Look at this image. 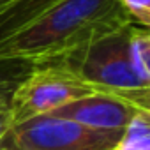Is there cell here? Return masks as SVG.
<instances>
[{"mask_svg":"<svg viewBox=\"0 0 150 150\" xmlns=\"http://www.w3.org/2000/svg\"><path fill=\"white\" fill-rule=\"evenodd\" d=\"M117 2L132 23L148 28V25H150V0H117Z\"/></svg>","mask_w":150,"mask_h":150,"instance_id":"obj_10","label":"cell"},{"mask_svg":"<svg viewBox=\"0 0 150 150\" xmlns=\"http://www.w3.org/2000/svg\"><path fill=\"white\" fill-rule=\"evenodd\" d=\"M35 65L23 58H0V99L7 101Z\"/></svg>","mask_w":150,"mask_h":150,"instance_id":"obj_9","label":"cell"},{"mask_svg":"<svg viewBox=\"0 0 150 150\" xmlns=\"http://www.w3.org/2000/svg\"><path fill=\"white\" fill-rule=\"evenodd\" d=\"M125 23L117 0H62L0 42V58L53 62Z\"/></svg>","mask_w":150,"mask_h":150,"instance_id":"obj_1","label":"cell"},{"mask_svg":"<svg viewBox=\"0 0 150 150\" xmlns=\"http://www.w3.org/2000/svg\"><path fill=\"white\" fill-rule=\"evenodd\" d=\"M129 58L136 78L150 87V32L136 23L129 27Z\"/></svg>","mask_w":150,"mask_h":150,"instance_id":"obj_7","label":"cell"},{"mask_svg":"<svg viewBox=\"0 0 150 150\" xmlns=\"http://www.w3.org/2000/svg\"><path fill=\"white\" fill-rule=\"evenodd\" d=\"M14 150H113L122 132L97 131L53 115H39L9 127Z\"/></svg>","mask_w":150,"mask_h":150,"instance_id":"obj_4","label":"cell"},{"mask_svg":"<svg viewBox=\"0 0 150 150\" xmlns=\"http://www.w3.org/2000/svg\"><path fill=\"white\" fill-rule=\"evenodd\" d=\"M138 111L141 110L132 106L125 99H120L111 94L92 92L85 97H80L53 110L48 115L67 118L97 131L124 132V129L129 125V122L134 118Z\"/></svg>","mask_w":150,"mask_h":150,"instance_id":"obj_5","label":"cell"},{"mask_svg":"<svg viewBox=\"0 0 150 150\" xmlns=\"http://www.w3.org/2000/svg\"><path fill=\"white\" fill-rule=\"evenodd\" d=\"M62 0H14L0 7V42Z\"/></svg>","mask_w":150,"mask_h":150,"instance_id":"obj_6","label":"cell"},{"mask_svg":"<svg viewBox=\"0 0 150 150\" xmlns=\"http://www.w3.org/2000/svg\"><path fill=\"white\" fill-rule=\"evenodd\" d=\"M92 92L96 90L58 62L39 64L7 99L11 125L39 115H48L53 110Z\"/></svg>","mask_w":150,"mask_h":150,"instance_id":"obj_3","label":"cell"},{"mask_svg":"<svg viewBox=\"0 0 150 150\" xmlns=\"http://www.w3.org/2000/svg\"><path fill=\"white\" fill-rule=\"evenodd\" d=\"M113 150H150V111H138Z\"/></svg>","mask_w":150,"mask_h":150,"instance_id":"obj_8","label":"cell"},{"mask_svg":"<svg viewBox=\"0 0 150 150\" xmlns=\"http://www.w3.org/2000/svg\"><path fill=\"white\" fill-rule=\"evenodd\" d=\"M11 127V113H9V106L7 101L0 99V138H2Z\"/></svg>","mask_w":150,"mask_h":150,"instance_id":"obj_11","label":"cell"},{"mask_svg":"<svg viewBox=\"0 0 150 150\" xmlns=\"http://www.w3.org/2000/svg\"><path fill=\"white\" fill-rule=\"evenodd\" d=\"M11 2H14V0H0V7H4V6H7Z\"/></svg>","mask_w":150,"mask_h":150,"instance_id":"obj_12","label":"cell"},{"mask_svg":"<svg viewBox=\"0 0 150 150\" xmlns=\"http://www.w3.org/2000/svg\"><path fill=\"white\" fill-rule=\"evenodd\" d=\"M129 27L131 23H125L104 32L53 62L69 69L96 92L117 96L150 111V87L136 78L129 58Z\"/></svg>","mask_w":150,"mask_h":150,"instance_id":"obj_2","label":"cell"}]
</instances>
